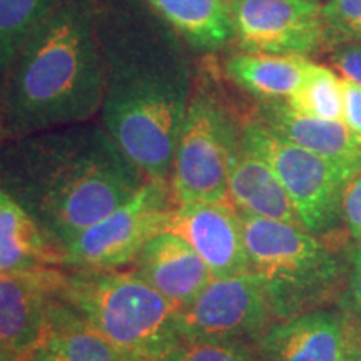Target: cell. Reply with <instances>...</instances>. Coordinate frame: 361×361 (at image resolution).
Instances as JSON below:
<instances>
[{
  "label": "cell",
  "instance_id": "6da1fadb",
  "mask_svg": "<svg viewBox=\"0 0 361 361\" xmlns=\"http://www.w3.org/2000/svg\"><path fill=\"white\" fill-rule=\"evenodd\" d=\"M102 124L147 179L168 180L194 90L188 47L146 0H99Z\"/></svg>",
  "mask_w": 361,
  "mask_h": 361
},
{
  "label": "cell",
  "instance_id": "7a4b0ae2",
  "mask_svg": "<svg viewBox=\"0 0 361 361\" xmlns=\"http://www.w3.org/2000/svg\"><path fill=\"white\" fill-rule=\"evenodd\" d=\"M146 179L104 126L82 123L0 142V189L61 252Z\"/></svg>",
  "mask_w": 361,
  "mask_h": 361
},
{
  "label": "cell",
  "instance_id": "3957f363",
  "mask_svg": "<svg viewBox=\"0 0 361 361\" xmlns=\"http://www.w3.org/2000/svg\"><path fill=\"white\" fill-rule=\"evenodd\" d=\"M99 0H61L0 80V142L89 123L101 112Z\"/></svg>",
  "mask_w": 361,
  "mask_h": 361
},
{
  "label": "cell",
  "instance_id": "277c9868",
  "mask_svg": "<svg viewBox=\"0 0 361 361\" xmlns=\"http://www.w3.org/2000/svg\"><path fill=\"white\" fill-rule=\"evenodd\" d=\"M61 295L128 361H164L184 341L178 308L137 269H78Z\"/></svg>",
  "mask_w": 361,
  "mask_h": 361
},
{
  "label": "cell",
  "instance_id": "5b68a950",
  "mask_svg": "<svg viewBox=\"0 0 361 361\" xmlns=\"http://www.w3.org/2000/svg\"><path fill=\"white\" fill-rule=\"evenodd\" d=\"M241 214L250 271L263 283L274 318L313 311L336 288L341 264L303 226Z\"/></svg>",
  "mask_w": 361,
  "mask_h": 361
},
{
  "label": "cell",
  "instance_id": "8992f818",
  "mask_svg": "<svg viewBox=\"0 0 361 361\" xmlns=\"http://www.w3.org/2000/svg\"><path fill=\"white\" fill-rule=\"evenodd\" d=\"M239 139L241 130L218 97L194 85L169 178L174 206L229 201V156Z\"/></svg>",
  "mask_w": 361,
  "mask_h": 361
},
{
  "label": "cell",
  "instance_id": "52a82bcc",
  "mask_svg": "<svg viewBox=\"0 0 361 361\" xmlns=\"http://www.w3.org/2000/svg\"><path fill=\"white\" fill-rule=\"evenodd\" d=\"M241 144L273 169L306 231L319 236L336 228L341 219L343 189L351 176L324 157L274 134L259 121L241 129Z\"/></svg>",
  "mask_w": 361,
  "mask_h": 361
},
{
  "label": "cell",
  "instance_id": "ba28073f",
  "mask_svg": "<svg viewBox=\"0 0 361 361\" xmlns=\"http://www.w3.org/2000/svg\"><path fill=\"white\" fill-rule=\"evenodd\" d=\"M174 207L168 180L146 183L124 204L84 229L62 252L74 269H117L133 263L168 224Z\"/></svg>",
  "mask_w": 361,
  "mask_h": 361
},
{
  "label": "cell",
  "instance_id": "9c48e42d",
  "mask_svg": "<svg viewBox=\"0 0 361 361\" xmlns=\"http://www.w3.org/2000/svg\"><path fill=\"white\" fill-rule=\"evenodd\" d=\"M274 318L263 283L255 273L213 278L191 303L178 310L184 341L261 338Z\"/></svg>",
  "mask_w": 361,
  "mask_h": 361
},
{
  "label": "cell",
  "instance_id": "30bf717a",
  "mask_svg": "<svg viewBox=\"0 0 361 361\" xmlns=\"http://www.w3.org/2000/svg\"><path fill=\"white\" fill-rule=\"evenodd\" d=\"M233 39L251 54L308 56L324 45L322 6L306 0H233Z\"/></svg>",
  "mask_w": 361,
  "mask_h": 361
},
{
  "label": "cell",
  "instance_id": "8fae6325",
  "mask_svg": "<svg viewBox=\"0 0 361 361\" xmlns=\"http://www.w3.org/2000/svg\"><path fill=\"white\" fill-rule=\"evenodd\" d=\"M164 231L183 238L201 256L214 278L250 271L241 214L229 201L174 206Z\"/></svg>",
  "mask_w": 361,
  "mask_h": 361
},
{
  "label": "cell",
  "instance_id": "7c38bea8",
  "mask_svg": "<svg viewBox=\"0 0 361 361\" xmlns=\"http://www.w3.org/2000/svg\"><path fill=\"white\" fill-rule=\"evenodd\" d=\"M64 279L59 268L0 273V353L25 356L34 348Z\"/></svg>",
  "mask_w": 361,
  "mask_h": 361
},
{
  "label": "cell",
  "instance_id": "4fadbf2b",
  "mask_svg": "<svg viewBox=\"0 0 361 361\" xmlns=\"http://www.w3.org/2000/svg\"><path fill=\"white\" fill-rule=\"evenodd\" d=\"M350 331L341 313L313 310L281 319L259 338L261 361H345Z\"/></svg>",
  "mask_w": 361,
  "mask_h": 361
},
{
  "label": "cell",
  "instance_id": "5bb4252c",
  "mask_svg": "<svg viewBox=\"0 0 361 361\" xmlns=\"http://www.w3.org/2000/svg\"><path fill=\"white\" fill-rule=\"evenodd\" d=\"M258 117L274 134L324 157L351 178L361 173V137L343 121L301 114L286 101H261Z\"/></svg>",
  "mask_w": 361,
  "mask_h": 361
},
{
  "label": "cell",
  "instance_id": "9a60e30c",
  "mask_svg": "<svg viewBox=\"0 0 361 361\" xmlns=\"http://www.w3.org/2000/svg\"><path fill=\"white\" fill-rule=\"evenodd\" d=\"M134 263L141 276L178 310L191 303L214 278L201 256L171 231L156 234Z\"/></svg>",
  "mask_w": 361,
  "mask_h": 361
},
{
  "label": "cell",
  "instance_id": "2e32d148",
  "mask_svg": "<svg viewBox=\"0 0 361 361\" xmlns=\"http://www.w3.org/2000/svg\"><path fill=\"white\" fill-rule=\"evenodd\" d=\"M229 202L239 213L301 226L293 201L266 162L247 151L241 139L229 156Z\"/></svg>",
  "mask_w": 361,
  "mask_h": 361
},
{
  "label": "cell",
  "instance_id": "e0dca14e",
  "mask_svg": "<svg viewBox=\"0 0 361 361\" xmlns=\"http://www.w3.org/2000/svg\"><path fill=\"white\" fill-rule=\"evenodd\" d=\"M62 293V291H61ZM25 361H128L62 295L54 301L42 336Z\"/></svg>",
  "mask_w": 361,
  "mask_h": 361
},
{
  "label": "cell",
  "instance_id": "ac0fdd59",
  "mask_svg": "<svg viewBox=\"0 0 361 361\" xmlns=\"http://www.w3.org/2000/svg\"><path fill=\"white\" fill-rule=\"evenodd\" d=\"M64 264L32 216L0 189V273H24Z\"/></svg>",
  "mask_w": 361,
  "mask_h": 361
},
{
  "label": "cell",
  "instance_id": "d6986e66",
  "mask_svg": "<svg viewBox=\"0 0 361 361\" xmlns=\"http://www.w3.org/2000/svg\"><path fill=\"white\" fill-rule=\"evenodd\" d=\"M313 62L301 56L236 54L226 61L228 78L261 101H286L300 89Z\"/></svg>",
  "mask_w": 361,
  "mask_h": 361
},
{
  "label": "cell",
  "instance_id": "ffe728a7",
  "mask_svg": "<svg viewBox=\"0 0 361 361\" xmlns=\"http://www.w3.org/2000/svg\"><path fill=\"white\" fill-rule=\"evenodd\" d=\"M173 25L189 47L216 52L233 39L229 4L224 0H146Z\"/></svg>",
  "mask_w": 361,
  "mask_h": 361
},
{
  "label": "cell",
  "instance_id": "44dd1931",
  "mask_svg": "<svg viewBox=\"0 0 361 361\" xmlns=\"http://www.w3.org/2000/svg\"><path fill=\"white\" fill-rule=\"evenodd\" d=\"M61 0H0V80L17 49Z\"/></svg>",
  "mask_w": 361,
  "mask_h": 361
},
{
  "label": "cell",
  "instance_id": "7402d4cb",
  "mask_svg": "<svg viewBox=\"0 0 361 361\" xmlns=\"http://www.w3.org/2000/svg\"><path fill=\"white\" fill-rule=\"evenodd\" d=\"M286 102L291 109L301 114L328 121H341V80L333 74V71L313 64L303 84L290 99H286Z\"/></svg>",
  "mask_w": 361,
  "mask_h": 361
},
{
  "label": "cell",
  "instance_id": "603a6c76",
  "mask_svg": "<svg viewBox=\"0 0 361 361\" xmlns=\"http://www.w3.org/2000/svg\"><path fill=\"white\" fill-rule=\"evenodd\" d=\"M322 17L324 45L361 44V0H328Z\"/></svg>",
  "mask_w": 361,
  "mask_h": 361
},
{
  "label": "cell",
  "instance_id": "cb8c5ba5",
  "mask_svg": "<svg viewBox=\"0 0 361 361\" xmlns=\"http://www.w3.org/2000/svg\"><path fill=\"white\" fill-rule=\"evenodd\" d=\"M164 361H261L247 345L239 340L183 341Z\"/></svg>",
  "mask_w": 361,
  "mask_h": 361
},
{
  "label": "cell",
  "instance_id": "d4e9b609",
  "mask_svg": "<svg viewBox=\"0 0 361 361\" xmlns=\"http://www.w3.org/2000/svg\"><path fill=\"white\" fill-rule=\"evenodd\" d=\"M341 218L351 236L361 241V173L348 179L341 197Z\"/></svg>",
  "mask_w": 361,
  "mask_h": 361
},
{
  "label": "cell",
  "instance_id": "484cf974",
  "mask_svg": "<svg viewBox=\"0 0 361 361\" xmlns=\"http://www.w3.org/2000/svg\"><path fill=\"white\" fill-rule=\"evenodd\" d=\"M343 92V117L351 133L361 137V87L348 79H341Z\"/></svg>",
  "mask_w": 361,
  "mask_h": 361
},
{
  "label": "cell",
  "instance_id": "4316f807",
  "mask_svg": "<svg viewBox=\"0 0 361 361\" xmlns=\"http://www.w3.org/2000/svg\"><path fill=\"white\" fill-rule=\"evenodd\" d=\"M335 64L345 79L361 87V44L341 45L335 52Z\"/></svg>",
  "mask_w": 361,
  "mask_h": 361
},
{
  "label": "cell",
  "instance_id": "83f0119b",
  "mask_svg": "<svg viewBox=\"0 0 361 361\" xmlns=\"http://www.w3.org/2000/svg\"><path fill=\"white\" fill-rule=\"evenodd\" d=\"M345 305L350 313L361 322V246L353 252V258H351L348 288H346L345 293Z\"/></svg>",
  "mask_w": 361,
  "mask_h": 361
},
{
  "label": "cell",
  "instance_id": "f1b7e54d",
  "mask_svg": "<svg viewBox=\"0 0 361 361\" xmlns=\"http://www.w3.org/2000/svg\"><path fill=\"white\" fill-rule=\"evenodd\" d=\"M345 361H361V338L351 336L348 340V348H346Z\"/></svg>",
  "mask_w": 361,
  "mask_h": 361
},
{
  "label": "cell",
  "instance_id": "f546056e",
  "mask_svg": "<svg viewBox=\"0 0 361 361\" xmlns=\"http://www.w3.org/2000/svg\"><path fill=\"white\" fill-rule=\"evenodd\" d=\"M0 361H25V356L4 355V353H0Z\"/></svg>",
  "mask_w": 361,
  "mask_h": 361
},
{
  "label": "cell",
  "instance_id": "4dcf8cb0",
  "mask_svg": "<svg viewBox=\"0 0 361 361\" xmlns=\"http://www.w3.org/2000/svg\"><path fill=\"white\" fill-rule=\"evenodd\" d=\"M306 2H311V4H318V6H319V2H324V4H326L328 0H306Z\"/></svg>",
  "mask_w": 361,
  "mask_h": 361
},
{
  "label": "cell",
  "instance_id": "1f68e13d",
  "mask_svg": "<svg viewBox=\"0 0 361 361\" xmlns=\"http://www.w3.org/2000/svg\"><path fill=\"white\" fill-rule=\"evenodd\" d=\"M224 2H228V4H229V2H233V0H224Z\"/></svg>",
  "mask_w": 361,
  "mask_h": 361
}]
</instances>
